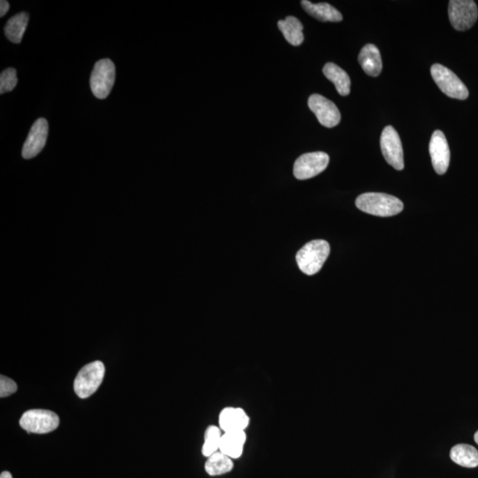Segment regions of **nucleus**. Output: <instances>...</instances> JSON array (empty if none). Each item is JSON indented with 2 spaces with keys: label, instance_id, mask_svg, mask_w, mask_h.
<instances>
[{
  "label": "nucleus",
  "instance_id": "1",
  "mask_svg": "<svg viewBox=\"0 0 478 478\" xmlns=\"http://www.w3.org/2000/svg\"><path fill=\"white\" fill-rule=\"evenodd\" d=\"M356 207L367 214L389 217L402 212L404 205L398 198L392 195L378 193H367L356 198Z\"/></svg>",
  "mask_w": 478,
  "mask_h": 478
},
{
  "label": "nucleus",
  "instance_id": "2",
  "mask_svg": "<svg viewBox=\"0 0 478 478\" xmlns=\"http://www.w3.org/2000/svg\"><path fill=\"white\" fill-rule=\"evenodd\" d=\"M330 252V246L325 240L318 239L307 243L297 253L298 266L307 275L318 273L328 258Z\"/></svg>",
  "mask_w": 478,
  "mask_h": 478
},
{
  "label": "nucleus",
  "instance_id": "3",
  "mask_svg": "<svg viewBox=\"0 0 478 478\" xmlns=\"http://www.w3.org/2000/svg\"><path fill=\"white\" fill-rule=\"evenodd\" d=\"M105 376V365L101 360L87 364L80 370L73 382V390L81 399H87L97 392Z\"/></svg>",
  "mask_w": 478,
  "mask_h": 478
},
{
  "label": "nucleus",
  "instance_id": "4",
  "mask_svg": "<svg viewBox=\"0 0 478 478\" xmlns=\"http://www.w3.org/2000/svg\"><path fill=\"white\" fill-rule=\"evenodd\" d=\"M430 73L437 86L448 97L462 101L468 98V88L449 68L444 67L443 65L434 64L430 68Z\"/></svg>",
  "mask_w": 478,
  "mask_h": 478
},
{
  "label": "nucleus",
  "instance_id": "5",
  "mask_svg": "<svg viewBox=\"0 0 478 478\" xmlns=\"http://www.w3.org/2000/svg\"><path fill=\"white\" fill-rule=\"evenodd\" d=\"M116 80V67L109 59L95 64L91 76V89L96 98L104 99L111 93Z\"/></svg>",
  "mask_w": 478,
  "mask_h": 478
},
{
  "label": "nucleus",
  "instance_id": "6",
  "mask_svg": "<svg viewBox=\"0 0 478 478\" xmlns=\"http://www.w3.org/2000/svg\"><path fill=\"white\" fill-rule=\"evenodd\" d=\"M60 418L54 412L46 410H31L20 419L21 427L28 433L46 434L58 428Z\"/></svg>",
  "mask_w": 478,
  "mask_h": 478
},
{
  "label": "nucleus",
  "instance_id": "7",
  "mask_svg": "<svg viewBox=\"0 0 478 478\" xmlns=\"http://www.w3.org/2000/svg\"><path fill=\"white\" fill-rule=\"evenodd\" d=\"M448 14L456 31H465L476 24L477 6L472 0H452L448 6Z\"/></svg>",
  "mask_w": 478,
  "mask_h": 478
},
{
  "label": "nucleus",
  "instance_id": "8",
  "mask_svg": "<svg viewBox=\"0 0 478 478\" xmlns=\"http://www.w3.org/2000/svg\"><path fill=\"white\" fill-rule=\"evenodd\" d=\"M330 163L328 154L322 152L305 153L294 163L293 174L297 179L307 180L321 174Z\"/></svg>",
  "mask_w": 478,
  "mask_h": 478
},
{
  "label": "nucleus",
  "instance_id": "9",
  "mask_svg": "<svg viewBox=\"0 0 478 478\" xmlns=\"http://www.w3.org/2000/svg\"><path fill=\"white\" fill-rule=\"evenodd\" d=\"M380 145L382 156L397 171L404 168V153L398 132L392 126H386L382 132Z\"/></svg>",
  "mask_w": 478,
  "mask_h": 478
},
{
  "label": "nucleus",
  "instance_id": "10",
  "mask_svg": "<svg viewBox=\"0 0 478 478\" xmlns=\"http://www.w3.org/2000/svg\"><path fill=\"white\" fill-rule=\"evenodd\" d=\"M308 106L322 126L333 128L340 123L341 115L337 106L323 96L311 95L308 98Z\"/></svg>",
  "mask_w": 478,
  "mask_h": 478
},
{
  "label": "nucleus",
  "instance_id": "11",
  "mask_svg": "<svg viewBox=\"0 0 478 478\" xmlns=\"http://www.w3.org/2000/svg\"><path fill=\"white\" fill-rule=\"evenodd\" d=\"M429 154L437 174L444 175L449 167L450 149L442 131H434L429 142Z\"/></svg>",
  "mask_w": 478,
  "mask_h": 478
},
{
  "label": "nucleus",
  "instance_id": "12",
  "mask_svg": "<svg viewBox=\"0 0 478 478\" xmlns=\"http://www.w3.org/2000/svg\"><path fill=\"white\" fill-rule=\"evenodd\" d=\"M48 130L49 128H48L46 119L40 118L35 121L24 145L23 157L24 159H32L41 153L47 141Z\"/></svg>",
  "mask_w": 478,
  "mask_h": 478
},
{
  "label": "nucleus",
  "instance_id": "13",
  "mask_svg": "<svg viewBox=\"0 0 478 478\" xmlns=\"http://www.w3.org/2000/svg\"><path fill=\"white\" fill-rule=\"evenodd\" d=\"M250 424V417L244 408L226 407L220 412L218 426L223 432L246 430Z\"/></svg>",
  "mask_w": 478,
  "mask_h": 478
},
{
  "label": "nucleus",
  "instance_id": "14",
  "mask_svg": "<svg viewBox=\"0 0 478 478\" xmlns=\"http://www.w3.org/2000/svg\"><path fill=\"white\" fill-rule=\"evenodd\" d=\"M248 435L245 430L223 432L220 439V451L231 459H239L244 452Z\"/></svg>",
  "mask_w": 478,
  "mask_h": 478
},
{
  "label": "nucleus",
  "instance_id": "15",
  "mask_svg": "<svg viewBox=\"0 0 478 478\" xmlns=\"http://www.w3.org/2000/svg\"><path fill=\"white\" fill-rule=\"evenodd\" d=\"M358 60L367 75L374 77L380 75L382 62L380 51L376 46L369 44L364 46L360 51Z\"/></svg>",
  "mask_w": 478,
  "mask_h": 478
},
{
  "label": "nucleus",
  "instance_id": "16",
  "mask_svg": "<svg viewBox=\"0 0 478 478\" xmlns=\"http://www.w3.org/2000/svg\"><path fill=\"white\" fill-rule=\"evenodd\" d=\"M301 6L306 12L316 20L321 21H332L338 23L343 20L341 13L328 3L314 4L307 0L301 1Z\"/></svg>",
  "mask_w": 478,
  "mask_h": 478
},
{
  "label": "nucleus",
  "instance_id": "17",
  "mask_svg": "<svg viewBox=\"0 0 478 478\" xmlns=\"http://www.w3.org/2000/svg\"><path fill=\"white\" fill-rule=\"evenodd\" d=\"M323 73L330 82L334 83L337 93L341 96H347L350 93L351 80L347 73L338 67L337 65L329 62L322 69Z\"/></svg>",
  "mask_w": 478,
  "mask_h": 478
},
{
  "label": "nucleus",
  "instance_id": "18",
  "mask_svg": "<svg viewBox=\"0 0 478 478\" xmlns=\"http://www.w3.org/2000/svg\"><path fill=\"white\" fill-rule=\"evenodd\" d=\"M278 28L284 35L287 42L294 46H299L304 41L303 25L294 16H287L278 21Z\"/></svg>",
  "mask_w": 478,
  "mask_h": 478
},
{
  "label": "nucleus",
  "instance_id": "19",
  "mask_svg": "<svg viewBox=\"0 0 478 478\" xmlns=\"http://www.w3.org/2000/svg\"><path fill=\"white\" fill-rule=\"evenodd\" d=\"M452 461L464 468L478 467V451L475 447L467 444H456L450 452Z\"/></svg>",
  "mask_w": 478,
  "mask_h": 478
},
{
  "label": "nucleus",
  "instance_id": "20",
  "mask_svg": "<svg viewBox=\"0 0 478 478\" xmlns=\"http://www.w3.org/2000/svg\"><path fill=\"white\" fill-rule=\"evenodd\" d=\"M233 468V459L223 454L220 451L209 456L205 463V472L211 477L224 475V474L230 472Z\"/></svg>",
  "mask_w": 478,
  "mask_h": 478
},
{
  "label": "nucleus",
  "instance_id": "21",
  "mask_svg": "<svg viewBox=\"0 0 478 478\" xmlns=\"http://www.w3.org/2000/svg\"><path fill=\"white\" fill-rule=\"evenodd\" d=\"M29 23V14L20 13L13 16L7 21L5 27V34L9 41L19 44L23 39L26 29Z\"/></svg>",
  "mask_w": 478,
  "mask_h": 478
},
{
  "label": "nucleus",
  "instance_id": "22",
  "mask_svg": "<svg viewBox=\"0 0 478 478\" xmlns=\"http://www.w3.org/2000/svg\"><path fill=\"white\" fill-rule=\"evenodd\" d=\"M223 430L218 425H209L205 429L204 435V443L202 446V454L208 458L220 451V439H222Z\"/></svg>",
  "mask_w": 478,
  "mask_h": 478
},
{
  "label": "nucleus",
  "instance_id": "23",
  "mask_svg": "<svg viewBox=\"0 0 478 478\" xmlns=\"http://www.w3.org/2000/svg\"><path fill=\"white\" fill-rule=\"evenodd\" d=\"M17 72L13 68H6L0 75V93L12 91L17 86Z\"/></svg>",
  "mask_w": 478,
  "mask_h": 478
},
{
  "label": "nucleus",
  "instance_id": "24",
  "mask_svg": "<svg viewBox=\"0 0 478 478\" xmlns=\"http://www.w3.org/2000/svg\"><path fill=\"white\" fill-rule=\"evenodd\" d=\"M16 382L11 380V378L5 376L0 377V397L5 398V397L14 395L17 391Z\"/></svg>",
  "mask_w": 478,
  "mask_h": 478
},
{
  "label": "nucleus",
  "instance_id": "25",
  "mask_svg": "<svg viewBox=\"0 0 478 478\" xmlns=\"http://www.w3.org/2000/svg\"><path fill=\"white\" fill-rule=\"evenodd\" d=\"M9 3L6 1V0H1L0 1V16L3 17L7 13V11L9 10Z\"/></svg>",
  "mask_w": 478,
  "mask_h": 478
},
{
  "label": "nucleus",
  "instance_id": "26",
  "mask_svg": "<svg viewBox=\"0 0 478 478\" xmlns=\"http://www.w3.org/2000/svg\"><path fill=\"white\" fill-rule=\"evenodd\" d=\"M0 478H13V477L11 475L10 472H4L1 473V475H0Z\"/></svg>",
  "mask_w": 478,
  "mask_h": 478
},
{
  "label": "nucleus",
  "instance_id": "27",
  "mask_svg": "<svg viewBox=\"0 0 478 478\" xmlns=\"http://www.w3.org/2000/svg\"><path fill=\"white\" fill-rule=\"evenodd\" d=\"M474 439H475L476 443L478 444V430L475 434V436H474Z\"/></svg>",
  "mask_w": 478,
  "mask_h": 478
}]
</instances>
